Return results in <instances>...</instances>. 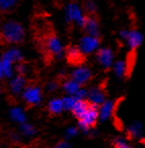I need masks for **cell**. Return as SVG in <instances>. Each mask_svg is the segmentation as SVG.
I'll return each mask as SVG.
<instances>
[{
    "instance_id": "obj_28",
    "label": "cell",
    "mask_w": 145,
    "mask_h": 148,
    "mask_svg": "<svg viewBox=\"0 0 145 148\" xmlns=\"http://www.w3.org/2000/svg\"><path fill=\"white\" fill-rule=\"evenodd\" d=\"M79 132H80V131H79L78 127H69V128H67V131H65V138L69 139V138L76 137L79 134Z\"/></svg>"
},
{
    "instance_id": "obj_31",
    "label": "cell",
    "mask_w": 145,
    "mask_h": 148,
    "mask_svg": "<svg viewBox=\"0 0 145 148\" xmlns=\"http://www.w3.org/2000/svg\"><path fill=\"white\" fill-rule=\"evenodd\" d=\"M8 138L12 144H17V143H20V141H21V136L17 133H15V132H10V133L8 134Z\"/></svg>"
},
{
    "instance_id": "obj_13",
    "label": "cell",
    "mask_w": 145,
    "mask_h": 148,
    "mask_svg": "<svg viewBox=\"0 0 145 148\" xmlns=\"http://www.w3.org/2000/svg\"><path fill=\"white\" fill-rule=\"evenodd\" d=\"M27 86V81L25 76L23 75H17L14 78H12V80L9 83V89L10 92L13 95H19L23 92L24 88Z\"/></svg>"
},
{
    "instance_id": "obj_25",
    "label": "cell",
    "mask_w": 145,
    "mask_h": 148,
    "mask_svg": "<svg viewBox=\"0 0 145 148\" xmlns=\"http://www.w3.org/2000/svg\"><path fill=\"white\" fill-rule=\"evenodd\" d=\"M2 62V69H3V75L5 78H11L13 74V69H12V62H10L7 59L2 58L1 60Z\"/></svg>"
},
{
    "instance_id": "obj_19",
    "label": "cell",
    "mask_w": 145,
    "mask_h": 148,
    "mask_svg": "<svg viewBox=\"0 0 145 148\" xmlns=\"http://www.w3.org/2000/svg\"><path fill=\"white\" fill-rule=\"evenodd\" d=\"M82 86H80L76 81H74L73 79H69V80L65 81L63 84V89L67 95H75L77 91H78Z\"/></svg>"
},
{
    "instance_id": "obj_24",
    "label": "cell",
    "mask_w": 145,
    "mask_h": 148,
    "mask_svg": "<svg viewBox=\"0 0 145 148\" xmlns=\"http://www.w3.org/2000/svg\"><path fill=\"white\" fill-rule=\"evenodd\" d=\"M19 0H0V10L10 11L16 6Z\"/></svg>"
},
{
    "instance_id": "obj_9",
    "label": "cell",
    "mask_w": 145,
    "mask_h": 148,
    "mask_svg": "<svg viewBox=\"0 0 145 148\" xmlns=\"http://www.w3.org/2000/svg\"><path fill=\"white\" fill-rule=\"evenodd\" d=\"M71 79L76 81L80 86H83L92 79V72L88 68L80 66V68H77L76 70L73 71Z\"/></svg>"
},
{
    "instance_id": "obj_32",
    "label": "cell",
    "mask_w": 145,
    "mask_h": 148,
    "mask_svg": "<svg viewBox=\"0 0 145 148\" xmlns=\"http://www.w3.org/2000/svg\"><path fill=\"white\" fill-rule=\"evenodd\" d=\"M58 88V83L55 81H51L46 84V91L47 92H53Z\"/></svg>"
},
{
    "instance_id": "obj_3",
    "label": "cell",
    "mask_w": 145,
    "mask_h": 148,
    "mask_svg": "<svg viewBox=\"0 0 145 148\" xmlns=\"http://www.w3.org/2000/svg\"><path fill=\"white\" fill-rule=\"evenodd\" d=\"M22 97L28 106H37L42 101V90L37 85L26 86L22 92Z\"/></svg>"
},
{
    "instance_id": "obj_20",
    "label": "cell",
    "mask_w": 145,
    "mask_h": 148,
    "mask_svg": "<svg viewBox=\"0 0 145 148\" xmlns=\"http://www.w3.org/2000/svg\"><path fill=\"white\" fill-rule=\"evenodd\" d=\"M2 58L7 59V60H9L10 62L14 63V62H20V61H22L23 55H22V52H21L19 49L12 48V49L6 51V52L3 54Z\"/></svg>"
},
{
    "instance_id": "obj_22",
    "label": "cell",
    "mask_w": 145,
    "mask_h": 148,
    "mask_svg": "<svg viewBox=\"0 0 145 148\" xmlns=\"http://www.w3.org/2000/svg\"><path fill=\"white\" fill-rule=\"evenodd\" d=\"M113 72L118 78H122L127 74V64L125 61H117L113 65Z\"/></svg>"
},
{
    "instance_id": "obj_17",
    "label": "cell",
    "mask_w": 145,
    "mask_h": 148,
    "mask_svg": "<svg viewBox=\"0 0 145 148\" xmlns=\"http://www.w3.org/2000/svg\"><path fill=\"white\" fill-rule=\"evenodd\" d=\"M48 112L51 116H58L63 111L61 98H52L47 104Z\"/></svg>"
},
{
    "instance_id": "obj_10",
    "label": "cell",
    "mask_w": 145,
    "mask_h": 148,
    "mask_svg": "<svg viewBox=\"0 0 145 148\" xmlns=\"http://www.w3.org/2000/svg\"><path fill=\"white\" fill-rule=\"evenodd\" d=\"M96 58L102 68L109 69L113 61V53L109 48H101L98 50Z\"/></svg>"
},
{
    "instance_id": "obj_1",
    "label": "cell",
    "mask_w": 145,
    "mask_h": 148,
    "mask_svg": "<svg viewBox=\"0 0 145 148\" xmlns=\"http://www.w3.org/2000/svg\"><path fill=\"white\" fill-rule=\"evenodd\" d=\"M0 37L5 43H21L25 38V31L20 23L9 21L3 25Z\"/></svg>"
},
{
    "instance_id": "obj_21",
    "label": "cell",
    "mask_w": 145,
    "mask_h": 148,
    "mask_svg": "<svg viewBox=\"0 0 145 148\" xmlns=\"http://www.w3.org/2000/svg\"><path fill=\"white\" fill-rule=\"evenodd\" d=\"M20 132L24 137L27 138H32L37 134V130L33 125L29 124V123L25 122L20 124Z\"/></svg>"
},
{
    "instance_id": "obj_26",
    "label": "cell",
    "mask_w": 145,
    "mask_h": 148,
    "mask_svg": "<svg viewBox=\"0 0 145 148\" xmlns=\"http://www.w3.org/2000/svg\"><path fill=\"white\" fill-rule=\"evenodd\" d=\"M113 148H133L131 144L122 137H117L113 140Z\"/></svg>"
},
{
    "instance_id": "obj_8",
    "label": "cell",
    "mask_w": 145,
    "mask_h": 148,
    "mask_svg": "<svg viewBox=\"0 0 145 148\" xmlns=\"http://www.w3.org/2000/svg\"><path fill=\"white\" fill-rule=\"evenodd\" d=\"M106 99V94L101 87H92L87 90V100L91 104L99 106Z\"/></svg>"
},
{
    "instance_id": "obj_18",
    "label": "cell",
    "mask_w": 145,
    "mask_h": 148,
    "mask_svg": "<svg viewBox=\"0 0 145 148\" xmlns=\"http://www.w3.org/2000/svg\"><path fill=\"white\" fill-rule=\"evenodd\" d=\"M89 104H90V102H89L87 99H85V100H77L74 105V107H73V109L71 110V113L74 114V116L76 119H79L83 113L86 111V109L88 108Z\"/></svg>"
},
{
    "instance_id": "obj_35",
    "label": "cell",
    "mask_w": 145,
    "mask_h": 148,
    "mask_svg": "<svg viewBox=\"0 0 145 148\" xmlns=\"http://www.w3.org/2000/svg\"><path fill=\"white\" fill-rule=\"evenodd\" d=\"M4 78V75H3V69H2V62L0 60V79Z\"/></svg>"
},
{
    "instance_id": "obj_30",
    "label": "cell",
    "mask_w": 145,
    "mask_h": 148,
    "mask_svg": "<svg viewBox=\"0 0 145 148\" xmlns=\"http://www.w3.org/2000/svg\"><path fill=\"white\" fill-rule=\"evenodd\" d=\"M15 71L19 73V75H23V76H25L26 73L28 72V66H27L26 63H23L20 61V62L16 64V66H15Z\"/></svg>"
},
{
    "instance_id": "obj_4",
    "label": "cell",
    "mask_w": 145,
    "mask_h": 148,
    "mask_svg": "<svg viewBox=\"0 0 145 148\" xmlns=\"http://www.w3.org/2000/svg\"><path fill=\"white\" fill-rule=\"evenodd\" d=\"M85 16L83 14L82 10L79 8V6L76 3H69L67 7V10H65V18H67V22L69 23H77L80 27L83 26L85 22Z\"/></svg>"
},
{
    "instance_id": "obj_36",
    "label": "cell",
    "mask_w": 145,
    "mask_h": 148,
    "mask_svg": "<svg viewBox=\"0 0 145 148\" xmlns=\"http://www.w3.org/2000/svg\"><path fill=\"white\" fill-rule=\"evenodd\" d=\"M23 148H37V147H34V146H28V147H23Z\"/></svg>"
},
{
    "instance_id": "obj_11",
    "label": "cell",
    "mask_w": 145,
    "mask_h": 148,
    "mask_svg": "<svg viewBox=\"0 0 145 148\" xmlns=\"http://www.w3.org/2000/svg\"><path fill=\"white\" fill-rule=\"evenodd\" d=\"M65 57L71 64H81L84 59V54L81 52L78 46H69L65 49Z\"/></svg>"
},
{
    "instance_id": "obj_7",
    "label": "cell",
    "mask_w": 145,
    "mask_h": 148,
    "mask_svg": "<svg viewBox=\"0 0 145 148\" xmlns=\"http://www.w3.org/2000/svg\"><path fill=\"white\" fill-rule=\"evenodd\" d=\"M117 106V102L115 100H104L98 106V121L105 122L113 114Z\"/></svg>"
},
{
    "instance_id": "obj_23",
    "label": "cell",
    "mask_w": 145,
    "mask_h": 148,
    "mask_svg": "<svg viewBox=\"0 0 145 148\" xmlns=\"http://www.w3.org/2000/svg\"><path fill=\"white\" fill-rule=\"evenodd\" d=\"M76 98L73 95H67L63 98H61V102H63V108L65 111H71L76 103Z\"/></svg>"
},
{
    "instance_id": "obj_34",
    "label": "cell",
    "mask_w": 145,
    "mask_h": 148,
    "mask_svg": "<svg viewBox=\"0 0 145 148\" xmlns=\"http://www.w3.org/2000/svg\"><path fill=\"white\" fill-rule=\"evenodd\" d=\"M127 34H128V32H127L126 30L121 31V33H120V35H121V37L123 38V39H126V38H127Z\"/></svg>"
},
{
    "instance_id": "obj_14",
    "label": "cell",
    "mask_w": 145,
    "mask_h": 148,
    "mask_svg": "<svg viewBox=\"0 0 145 148\" xmlns=\"http://www.w3.org/2000/svg\"><path fill=\"white\" fill-rule=\"evenodd\" d=\"M126 40H128V45L132 50H136L137 48L141 45L142 43L143 37L141 35V33H139L136 30H132L128 32L127 34V38Z\"/></svg>"
},
{
    "instance_id": "obj_27",
    "label": "cell",
    "mask_w": 145,
    "mask_h": 148,
    "mask_svg": "<svg viewBox=\"0 0 145 148\" xmlns=\"http://www.w3.org/2000/svg\"><path fill=\"white\" fill-rule=\"evenodd\" d=\"M84 6L89 15H94V13L97 10V7H96V4L94 3L93 0H85Z\"/></svg>"
},
{
    "instance_id": "obj_29",
    "label": "cell",
    "mask_w": 145,
    "mask_h": 148,
    "mask_svg": "<svg viewBox=\"0 0 145 148\" xmlns=\"http://www.w3.org/2000/svg\"><path fill=\"white\" fill-rule=\"evenodd\" d=\"M74 97L76 98V100H85V99H87V90L81 87L80 89L75 93Z\"/></svg>"
},
{
    "instance_id": "obj_5",
    "label": "cell",
    "mask_w": 145,
    "mask_h": 148,
    "mask_svg": "<svg viewBox=\"0 0 145 148\" xmlns=\"http://www.w3.org/2000/svg\"><path fill=\"white\" fill-rule=\"evenodd\" d=\"M100 43V40L98 37H94V36H85L80 40L79 43V49L83 54H90V53L94 52L98 48Z\"/></svg>"
},
{
    "instance_id": "obj_15",
    "label": "cell",
    "mask_w": 145,
    "mask_h": 148,
    "mask_svg": "<svg viewBox=\"0 0 145 148\" xmlns=\"http://www.w3.org/2000/svg\"><path fill=\"white\" fill-rule=\"evenodd\" d=\"M9 118L12 122L16 124H22V123L27 122V114L25 110L20 106H14L10 108L9 110Z\"/></svg>"
},
{
    "instance_id": "obj_6",
    "label": "cell",
    "mask_w": 145,
    "mask_h": 148,
    "mask_svg": "<svg viewBox=\"0 0 145 148\" xmlns=\"http://www.w3.org/2000/svg\"><path fill=\"white\" fill-rule=\"evenodd\" d=\"M45 47L46 50L56 58H60L63 56V46H61L59 39L55 35H49L46 38Z\"/></svg>"
},
{
    "instance_id": "obj_37",
    "label": "cell",
    "mask_w": 145,
    "mask_h": 148,
    "mask_svg": "<svg viewBox=\"0 0 145 148\" xmlns=\"http://www.w3.org/2000/svg\"><path fill=\"white\" fill-rule=\"evenodd\" d=\"M0 92H1V89H0Z\"/></svg>"
},
{
    "instance_id": "obj_2",
    "label": "cell",
    "mask_w": 145,
    "mask_h": 148,
    "mask_svg": "<svg viewBox=\"0 0 145 148\" xmlns=\"http://www.w3.org/2000/svg\"><path fill=\"white\" fill-rule=\"evenodd\" d=\"M78 129L85 135H88L90 130L96 125L98 121V106L94 104H89L82 116L78 119Z\"/></svg>"
},
{
    "instance_id": "obj_33",
    "label": "cell",
    "mask_w": 145,
    "mask_h": 148,
    "mask_svg": "<svg viewBox=\"0 0 145 148\" xmlns=\"http://www.w3.org/2000/svg\"><path fill=\"white\" fill-rule=\"evenodd\" d=\"M52 148H73V147H71V145L67 140H60V141L57 142Z\"/></svg>"
},
{
    "instance_id": "obj_12",
    "label": "cell",
    "mask_w": 145,
    "mask_h": 148,
    "mask_svg": "<svg viewBox=\"0 0 145 148\" xmlns=\"http://www.w3.org/2000/svg\"><path fill=\"white\" fill-rule=\"evenodd\" d=\"M82 28L84 29L87 35L94 36V37L99 36V25L96 18H94V15H87Z\"/></svg>"
},
{
    "instance_id": "obj_16",
    "label": "cell",
    "mask_w": 145,
    "mask_h": 148,
    "mask_svg": "<svg viewBox=\"0 0 145 148\" xmlns=\"http://www.w3.org/2000/svg\"><path fill=\"white\" fill-rule=\"evenodd\" d=\"M143 125L139 122H134L127 129V133L130 138L133 139H141L143 137Z\"/></svg>"
}]
</instances>
